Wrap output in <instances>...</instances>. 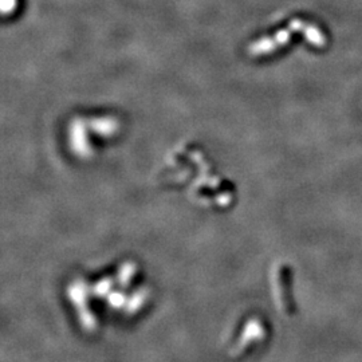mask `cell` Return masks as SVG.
<instances>
[{
	"label": "cell",
	"mask_w": 362,
	"mask_h": 362,
	"mask_svg": "<svg viewBox=\"0 0 362 362\" xmlns=\"http://www.w3.org/2000/svg\"><path fill=\"white\" fill-rule=\"evenodd\" d=\"M16 3L18 0H1V11L4 15L13 13V10L16 8Z\"/></svg>",
	"instance_id": "cell-8"
},
{
	"label": "cell",
	"mask_w": 362,
	"mask_h": 362,
	"mask_svg": "<svg viewBox=\"0 0 362 362\" xmlns=\"http://www.w3.org/2000/svg\"><path fill=\"white\" fill-rule=\"evenodd\" d=\"M264 338H266L264 324L257 317H252L243 326V329L240 332V336H239L238 341L235 342V345L233 346L231 354L233 356H239L245 350L248 349L252 344H259Z\"/></svg>",
	"instance_id": "cell-2"
},
{
	"label": "cell",
	"mask_w": 362,
	"mask_h": 362,
	"mask_svg": "<svg viewBox=\"0 0 362 362\" xmlns=\"http://www.w3.org/2000/svg\"><path fill=\"white\" fill-rule=\"evenodd\" d=\"M134 274H136L134 264H132V263L124 264L122 269L119 270V274H118V278H117L118 282H117V284H119L121 287H127V286L129 285L130 281H132V278H133Z\"/></svg>",
	"instance_id": "cell-7"
},
{
	"label": "cell",
	"mask_w": 362,
	"mask_h": 362,
	"mask_svg": "<svg viewBox=\"0 0 362 362\" xmlns=\"http://www.w3.org/2000/svg\"><path fill=\"white\" fill-rule=\"evenodd\" d=\"M113 284H115L113 279L104 278L91 287V293L94 297L107 298V296L113 291Z\"/></svg>",
	"instance_id": "cell-5"
},
{
	"label": "cell",
	"mask_w": 362,
	"mask_h": 362,
	"mask_svg": "<svg viewBox=\"0 0 362 362\" xmlns=\"http://www.w3.org/2000/svg\"><path fill=\"white\" fill-rule=\"evenodd\" d=\"M128 298L122 291H112L109 296H107V305L115 309V310H124L125 306H127V302H128Z\"/></svg>",
	"instance_id": "cell-6"
},
{
	"label": "cell",
	"mask_w": 362,
	"mask_h": 362,
	"mask_svg": "<svg viewBox=\"0 0 362 362\" xmlns=\"http://www.w3.org/2000/svg\"><path fill=\"white\" fill-rule=\"evenodd\" d=\"M69 299L77 309L78 322L86 333H94L98 321L89 308V290L83 281H74L69 287Z\"/></svg>",
	"instance_id": "cell-1"
},
{
	"label": "cell",
	"mask_w": 362,
	"mask_h": 362,
	"mask_svg": "<svg viewBox=\"0 0 362 362\" xmlns=\"http://www.w3.org/2000/svg\"><path fill=\"white\" fill-rule=\"evenodd\" d=\"M148 297H149V294H148V291H145V290H139V291H136L134 294H132L129 298H128V302H127V306H125V309H124V313L127 314V315H134L136 313H139V311L143 309L144 306H145V303H146V300H148Z\"/></svg>",
	"instance_id": "cell-4"
},
{
	"label": "cell",
	"mask_w": 362,
	"mask_h": 362,
	"mask_svg": "<svg viewBox=\"0 0 362 362\" xmlns=\"http://www.w3.org/2000/svg\"><path fill=\"white\" fill-rule=\"evenodd\" d=\"M310 26L311 25H308V23H305V22H302V21H299V19H296V21H293V22L290 23V26H288L287 30H284V31L275 34V37L262 39V40H259V42H255V43L250 47V52H252V54H263V52H272L275 47H278V46L286 43V42L290 39L291 34H293L294 31H303L305 35H306V33L309 31Z\"/></svg>",
	"instance_id": "cell-3"
}]
</instances>
